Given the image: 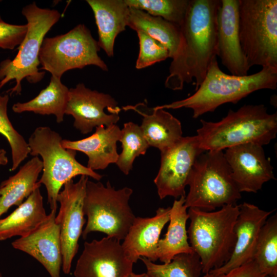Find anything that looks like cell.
I'll return each mask as SVG.
<instances>
[{"label": "cell", "instance_id": "6da1fadb", "mask_svg": "<svg viewBox=\"0 0 277 277\" xmlns=\"http://www.w3.org/2000/svg\"><path fill=\"white\" fill-rule=\"evenodd\" d=\"M219 0H190L182 24L178 53L171 62L165 86L180 90L195 80L196 90L217 56Z\"/></svg>", "mask_w": 277, "mask_h": 277}, {"label": "cell", "instance_id": "7a4b0ae2", "mask_svg": "<svg viewBox=\"0 0 277 277\" xmlns=\"http://www.w3.org/2000/svg\"><path fill=\"white\" fill-rule=\"evenodd\" d=\"M276 87L277 69L264 67L255 73L244 76L228 74L221 70L216 57L211 62L203 81L192 95L155 107L162 109L189 108L192 110V117L196 118L214 111L225 103L236 104L254 91L275 90Z\"/></svg>", "mask_w": 277, "mask_h": 277}, {"label": "cell", "instance_id": "3957f363", "mask_svg": "<svg viewBox=\"0 0 277 277\" xmlns=\"http://www.w3.org/2000/svg\"><path fill=\"white\" fill-rule=\"evenodd\" d=\"M196 135L204 151H223L238 145L252 143L263 146L276 137L277 114H270L263 104L244 105L230 109L221 120H201Z\"/></svg>", "mask_w": 277, "mask_h": 277}, {"label": "cell", "instance_id": "277c9868", "mask_svg": "<svg viewBox=\"0 0 277 277\" xmlns=\"http://www.w3.org/2000/svg\"><path fill=\"white\" fill-rule=\"evenodd\" d=\"M239 213L237 204L214 211L189 208L188 241L200 257L203 273L220 268L229 260L236 241L234 228Z\"/></svg>", "mask_w": 277, "mask_h": 277}, {"label": "cell", "instance_id": "5b68a950", "mask_svg": "<svg viewBox=\"0 0 277 277\" xmlns=\"http://www.w3.org/2000/svg\"><path fill=\"white\" fill-rule=\"evenodd\" d=\"M22 13L27 21L25 37L15 57L0 63V90L10 81L15 82L7 91L10 95L21 94V83L25 78L31 84L43 79L45 72L38 68L41 47L46 34L61 17L58 10L39 7L34 2L24 7Z\"/></svg>", "mask_w": 277, "mask_h": 277}, {"label": "cell", "instance_id": "8992f818", "mask_svg": "<svg viewBox=\"0 0 277 277\" xmlns=\"http://www.w3.org/2000/svg\"><path fill=\"white\" fill-rule=\"evenodd\" d=\"M62 140L60 134L50 127L39 126L28 142L29 154L42 159L43 173L38 182L45 186L51 211L55 212L58 194L66 183L77 175H86L98 181L103 177L79 163L75 158L76 151L64 148Z\"/></svg>", "mask_w": 277, "mask_h": 277}, {"label": "cell", "instance_id": "52a82bcc", "mask_svg": "<svg viewBox=\"0 0 277 277\" xmlns=\"http://www.w3.org/2000/svg\"><path fill=\"white\" fill-rule=\"evenodd\" d=\"M185 196L188 208L212 211L236 204L241 198L223 151H206L196 159L191 170Z\"/></svg>", "mask_w": 277, "mask_h": 277}, {"label": "cell", "instance_id": "ba28073f", "mask_svg": "<svg viewBox=\"0 0 277 277\" xmlns=\"http://www.w3.org/2000/svg\"><path fill=\"white\" fill-rule=\"evenodd\" d=\"M239 38L250 68L277 69V1L239 0Z\"/></svg>", "mask_w": 277, "mask_h": 277}, {"label": "cell", "instance_id": "9c48e42d", "mask_svg": "<svg viewBox=\"0 0 277 277\" xmlns=\"http://www.w3.org/2000/svg\"><path fill=\"white\" fill-rule=\"evenodd\" d=\"M132 193L127 187L116 190L109 181L104 185L88 180L83 202L87 221L83 239L98 231L120 241L124 240L135 218L129 204Z\"/></svg>", "mask_w": 277, "mask_h": 277}, {"label": "cell", "instance_id": "30bf717a", "mask_svg": "<svg viewBox=\"0 0 277 277\" xmlns=\"http://www.w3.org/2000/svg\"><path fill=\"white\" fill-rule=\"evenodd\" d=\"M100 48L89 29L78 24L65 34L44 38L39 53V70L60 78L68 70L89 65L107 71V65L98 54Z\"/></svg>", "mask_w": 277, "mask_h": 277}, {"label": "cell", "instance_id": "8fae6325", "mask_svg": "<svg viewBox=\"0 0 277 277\" xmlns=\"http://www.w3.org/2000/svg\"><path fill=\"white\" fill-rule=\"evenodd\" d=\"M88 176L81 175L74 183L71 180L66 183L57 198L60 207L55 222L60 228L62 252V270L70 273L72 261L78 249V240L86 222L83 212V202Z\"/></svg>", "mask_w": 277, "mask_h": 277}, {"label": "cell", "instance_id": "7c38bea8", "mask_svg": "<svg viewBox=\"0 0 277 277\" xmlns=\"http://www.w3.org/2000/svg\"><path fill=\"white\" fill-rule=\"evenodd\" d=\"M204 152L196 135L183 136L172 146L161 152L160 167L154 180L160 199L186 196L185 188L193 165Z\"/></svg>", "mask_w": 277, "mask_h": 277}, {"label": "cell", "instance_id": "4fadbf2b", "mask_svg": "<svg viewBox=\"0 0 277 277\" xmlns=\"http://www.w3.org/2000/svg\"><path fill=\"white\" fill-rule=\"evenodd\" d=\"M110 95L87 88L79 83L69 90L65 114L73 117V126L83 134L94 128L116 124L121 108Z\"/></svg>", "mask_w": 277, "mask_h": 277}, {"label": "cell", "instance_id": "5bb4252c", "mask_svg": "<svg viewBox=\"0 0 277 277\" xmlns=\"http://www.w3.org/2000/svg\"><path fill=\"white\" fill-rule=\"evenodd\" d=\"M133 263L120 241L110 237L85 242L74 271V277H128Z\"/></svg>", "mask_w": 277, "mask_h": 277}, {"label": "cell", "instance_id": "9a60e30c", "mask_svg": "<svg viewBox=\"0 0 277 277\" xmlns=\"http://www.w3.org/2000/svg\"><path fill=\"white\" fill-rule=\"evenodd\" d=\"M240 192L256 193L266 182L275 180L273 167L262 146L248 143L224 152Z\"/></svg>", "mask_w": 277, "mask_h": 277}, {"label": "cell", "instance_id": "2e32d148", "mask_svg": "<svg viewBox=\"0 0 277 277\" xmlns=\"http://www.w3.org/2000/svg\"><path fill=\"white\" fill-rule=\"evenodd\" d=\"M217 56L231 74L248 75L250 68L239 38V0H221L216 16Z\"/></svg>", "mask_w": 277, "mask_h": 277}, {"label": "cell", "instance_id": "e0dca14e", "mask_svg": "<svg viewBox=\"0 0 277 277\" xmlns=\"http://www.w3.org/2000/svg\"><path fill=\"white\" fill-rule=\"evenodd\" d=\"M239 213L234 230L236 241L228 262L209 273L221 274L253 261L255 247L261 230L270 214L274 211H266L246 202L239 205Z\"/></svg>", "mask_w": 277, "mask_h": 277}, {"label": "cell", "instance_id": "ac0fdd59", "mask_svg": "<svg viewBox=\"0 0 277 277\" xmlns=\"http://www.w3.org/2000/svg\"><path fill=\"white\" fill-rule=\"evenodd\" d=\"M56 212L51 211L46 220L34 231L12 243V247L33 257L51 277H61L62 252L60 228L55 222Z\"/></svg>", "mask_w": 277, "mask_h": 277}, {"label": "cell", "instance_id": "d6986e66", "mask_svg": "<svg viewBox=\"0 0 277 277\" xmlns=\"http://www.w3.org/2000/svg\"><path fill=\"white\" fill-rule=\"evenodd\" d=\"M170 208H159L153 217H135L122 244L126 255L133 263L141 257L153 262L158 260L157 244L163 228L169 222Z\"/></svg>", "mask_w": 277, "mask_h": 277}, {"label": "cell", "instance_id": "ffe728a7", "mask_svg": "<svg viewBox=\"0 0 277 277\" xmlns=\"http://www.w3.org/2000/svg\"><path fill=\"white\" fill-rule=\"evenodd\" d=\"M133 110L142 116L140 126L149 146L163 151L174 145L182 137L180 121L165 109L149 108L144 103L123 107Z\"/></svg>", "mask_w": 277, "mask_h": 277}, {"label": "cell", "instance_id": "44dd1931", "mask_svg": "<svg viewBox=\"0 0 277 277\" xmlns=\"http://www.w3.org/2000/svg\"><path fill=\"white\" fill-rule=\"evenodd\" d=\"M121 135V129L116 124L100 126L89 137L77 141L63 139L62 145L65 148L85 153L88 158V168L93 171L102 170L116 163L118 156L116 143Z\"/></svg>", "mask_w": 277, "mask_h": 277}, {"label": "cell", "instance_id": "7402d4cb", "mask_svg": "<svg viewBox=\"0 0 277 277\" xmlns=\"http://www.w3.org/2000/svg\"><path fill=\"white\" fill-rule=\"evenodd\" d=\"M94 13L98 43L107 55H114L116 37L128 26L129 7L125 0H87Z\"/></svg>", "mask_w": 277, "mask_h": 277}, {"label": "cell", "instance_id": "603a6c76", "mask_svg": "<svg viewBox=\"0 0 277 277\" xmlns=\"http://www.w3.org/2000/svg\"><path fill=\"white\" fill-rule=\"evenodd\" d=\"M39 187L34 190L11 214L0 219V241L15 236H27L46 220L48 214Z\"/></svg>", "mask_w": 277, "mask_h": 277}, {"label": "cell", "instance_id": "cb8c5ba5", "mask_svg": "<svg viewBox=\"0 0 277 277\" xmlns=\"http://www.w3.org/2000/svg\"><path fill=\"white\" fill-rule=\"evenodd\" d=\"M42 161L33 156L18 171L0 185V217L14 205L19 206L41 184L38 177L42 171Z\"/></svg>", "mask_w": 277, "mask_h": 277}, {"label": "cell", "instance_id": "d4e9b609", "mask_svg": "<svg viewBox=\"0 0 277 277\" xmlns=\"http://www.w3.org/2000/svg\"><path fill=\"white\" fill-rule=\"evenodd\" d=\"M185 196L174 200L170 208L167 232L158 242L157 258L164 263L170 262L177 254L194 251L189 244L186 229L189 215L185 204Z\"/></svg>", "mask_w": 277, "mask_h": 277}, {"label": "cell", "instance_id": "484cf974", "mask_svg": "<svg viewBox=\"0 0 277 277\" xmlns=\"http://www.w3.org/2000/svg\"><path fill=\"white\" fill-rule=\"evenodd\" d=\"M135 31H142L163 45L169 57L177 55L181 42L180 26L160 17L153 16L136 8L129 7L128 26Z\"/></svg>", "mask_w": 277, "mask_h": 277}, {"label": "cell", "instance_id": "4316f807", "mask_svg": "<svg viewBox=\"0 0 277 277\" xmlns=\"http://www.w3.org/2000/svg\"><path fill=\"white\" fill-rule=\"evenodd\" d=\"M61 78L53 76L48 85L34 98L24 103L14 104L12 109L16 113L32 112L41 115H53L57 123L64 121L69 89L62 83Z\"/></svg>", "mask_w": 277, "mask_h": 277}, {"label": "cell", "instance_id": "83f0119b", "mask_svg": "<svg viewBox=\"0 0 277 277\" xmlns=\"http://www.w3.org/2000/svg\"><path fill=\"white\" fill-rule=\"evenodd\" d=\"M253 261L265 276H277V214L268 217L263 226Z\"/></svg>", "mask_w": 277, "mask_h": 277}, {"label": "cell", "instance_id": "f1b7e54d", "mask_svg": "<svg viewBox=\"0 0 277 277\" xmlns=\"http://www.w3.org/2000/svg\"><path fill=\"white\" fill-rule=\"evenodd\" d=\"M140 259L151 277H200L202 273L201 260L194 251L177 254L163 264H155L145 257Z\"/></svg>", "mask_w": 277, "mask_h": 277}, {"label": "cell", "instance_id": "f546056e", "mask_svg": "<svg viewBox=\"0 0 277 277\" xmlns=\"http://www.w3.org/2000/svg\"><path fill=\"white\" fill-rule=\"evenodd\" d=\"M119 141L122 144V150L115 164L123 173L128 175L135 158L144 155L150 146L140 126L131 122L124 124Z\"/></svg>", "mask_w": 277, "mask_h": 277}, {"label": "cell", "instance_id": "4dcf8cb0", "mask_svg": "<svg viewBox=\"0 0 277 277\" xmlns=\"http://www.w3.org/2000/svg\"><path fill=\"white\" fill-rule=\"evenodd\" d=\"M190 0H125L129 7L143 10L180 26L185 18Z\"/></svg>", "mask_w": 277, "mask_h": 277}, {"label": "cell", "instance_id": "1f68e13d", "mask_svg": "<svg viewBox=\"0 0 277 277\" xmlns=\"http://www.w3.org/2000/svg\"><path fill=\"white\" fill-rule=\"evenodd\" d=\"M9 100L8 94H0V133L4 135L9 144L12 156L11 171L16 170L30 153L28 142L13 127L7 114Z\"/></svg>", "mask_w": 277, "mask_h": 277}, {"label": "cell", "instance_id": "d6a6232c", "mask_svg": "<svg viewBox=\"0 0 277 277\" xmlns=\"http://www.w3.org/2000/svg\"><path fill=\"white\" fill-rule=\"evenodd\" d=\"M136 32L140 44L136 69L145 68L169 57L168 50L161 43L142 31Z\"/></svg>", "mask_w": 277, "mask_h": 277}, {"label": "cell", "instance_id": "836d02e7", "mask_svg": "<svg viewBox=\"0 0 277 277\" xmlns=\"http://www.w3.org/2000/svg\"><path fill=\"white\" fill-rule=\"evenodd\" d=\"M27 25H14L4 21L0 15V48L13 50L24 39Z\"/></svg>", "mask_w": 277, "mask_h": 277}, {"label": "cell", "instance_id": "e575fe53", "mask_svg": "<svg viewBox=\"0 0 277 277\" xmlns=\"http://www.w3.org/2000/svg\"><path fill=\"white\" fill-rule=\"evenodd\" d=\"M203 277H265L258 269L254 261L245 264L230 271L221 274L207 273Z\"/></svg>", "mask_w": 277, "mask_h": 277}, {"label": "cell", "instance_id": "d590c367", "mask_svg": "<svg viewBox=\"0 0 277 277\" xmlns=\"http://www.w3.org/2000/svg\"><path fill=\"white\" fill-rule=\"evenodd\" d=\"M8 163V159L7 156V152L4 149L0 148V166L6 165Z\"/></svg>", "mask_w": 277, "mask_h": 277}, {"label": "cell", "instance_id": "8d00e7d4", "mask_svg": "<svg viewBox=\"0 0 277 277\" xmlns=\"http://www.w3.org/2000/svg\"><path fill=\"white\" fill-rule=\"evenodd\" d=\"M128 277H151L147 273H143L142 274H136L132 272Z\"/></svg>", "mask_w": 277, "mask_h": 277}, {"label": "cell", "instance_id": "74e56055", "mask_svg": "<svg viewBox=\"0 0 277 277\" xmlns=\"http://www.w3.org/2000/svg\"><path fill=\"white\" fill-rule=\"evenodd\" d=\"M265 277H277V276H265Z\"/></svg>", "mask_w": 277, "mask_h": 277}, {"label": "cell", "instance_id": "f35d334b", "mask_svg": "<svg viewBox=\"0 0 277 277\" xmlns=\"http://www.w3.org/2000/svg\"><path fill=\"white\" fill-rule=\"evenodd\" d=\"M0 277H3V275H2V273H1V272H0Z\"/></svg>", "mask_w": 277, "mask_h": 277}]
</instances>
